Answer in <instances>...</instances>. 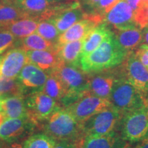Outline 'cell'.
Instances as JSON below:
<instances>
[{
  "mask_svg": "<svg viewBox=\"0 0 148 148\" xmlns=\"http://www.w3.org/2000/svg\"><path fill=\"white\" fill-rule=\"evenodd\" d=\"M47 1H51V2L53 3H60L62 2V1H63L64 0H47Z\"/></svg>",
  "mask_w": 148,
  "mask_h": 148,
  "instance_id": "ab89813d",
  "label": "cell"
},
{
  "mask_svg": "<svg viewBox=\"0 0 148 148\" xmlns=\"http://www.w3.org/2000/svg\"><path fill=\"white\" fill-rule=\"evenodd\" d=\"M142 2H143V5H145V6H147L148 5V0H142Z\"/></svg>",
  "mask_w": 148,
  "mask_h": 148,
  "instance_id": "b9f144b4",
  "label": "cell"
},
{
  "mask_svg": "<svg viewBox=\"0 0 148 148\" xmlns=\"http://www.w3.org/2000/svg\"><path fill=\"white\" fill-rule=\"evenodd\" d=\"M15 1L29 16L37 17L40 21L52 18L60 3L47 0H15Z\"/></svg>",
  "mask_w": 148,
  "mask_h": 148,
  "instance_id": "2e32d148",
  "label": "cell"
},
{
  "mask_svg": "<svg viewBox=\"0 0 148 148\" xmlns=\"http://www.w3.org/2000/svg\"><path fill=\"white\" fill-rule=\"evenodd\" d=\"M113 33L105 22L99 23L89 33L84 39L81 52V57L92 52L104 40ZM80 57V58H81Z\"/></svg>",
  "mask_w": 148,
  "mask_h": 148,
  "instance_id": "7402d4cb",
  "label": "cell"
},
{
  "mask_svg": "<svg viewBox=\"0 0 148 148\" xmlns=\"http://www.w3.org/2000/svg\"><path fill=\"white\" fill-rule=\"evenodd\" d=\"M45 121V133L56 141L77 142L84 136L82 124L65 108L56 110Z\"/></svg>",
  "mask_w": 148,
  "mask_h": 148,
  "instance_id": "7a4b0ae2",
  "label": "cell"
},
{
  "mask_svg": "<svg viewBox=\"0 0 148 148\" xmlns=\"http://www.w3.org/2000/svg\"><path fill=\"white\" fill-rule=\"evenodd\" d=\"M56 140L44 134L31 135L23 143V148H53Z\"/></svg>",
  "mask_w": 148,
  "mask_h": 148,
  "instance_id": "f1b7e54d",
  "label": "cell"
},
{
  "mask_svg": "<svg viewBox=\"0 0 148 148\" xmlns=\"http://www.w3.org/2000/svg\"><path fill=\"white\" fill-rule=\"evenodd\" d=\"M99 1V0H85V3H86V5H87L88 8L91 10Z\"/></svg>",
  "mask_w": 148,
  "mask_h": 148,
  "instance_id": "74e56055",
  "label": "cell"
},
{
  "mask_svg": "<svg viewBox=\"0 0 148 148\" xmlns=\"http://www.w3.org/2000/svg\"><path fill=\"white\" fill-rule=\"evenodd\" d=\"M125 148H131V147H130V146H127H127H126V147H125Z\"/></svg>",
  "mask_w": 148,
  "mask_h": 148,
  "instance_id": "f6af8a7d",
  "label": "cell"
},
{
  "mask_svg": "<svg viewBox=\"0 0 148 148\" xmlns=\"http://www.w3.org/2000/svg\"><path fill=\"white\" fill-rule=\"evenodd\" d=\"M0 148H23V143H20L18 141L11 142V143L3 142Z\"/></svg>",
  "mask_w": 148,
  "mask_h": 148,
  "instance_id": "e575fe53",
  "label": "cell"
},
{
  "mask_svg": "<svg viewBox=\"0 0 148 148\" xmlns=\"http://www.w3.org/2000/svg\"><path fill=\"white\" fill-rule=\"evenodd\" d=\"M145 18H146V20H147V25H148V5H147V7H146L145 8Z\"/></svg>",
  "mask_w": 148,
  "mask_h": 148,
  "instance_id": "f35d334b",
  "label": "cell"
},
{
  "mask_svg": "<svg viewBox=\"0 0 148 148\" xmlns=\"http://www.w3.org/2000/svg\"><path fill=\"white\" fill-rule=\"evenodd\" d=\"M114 81L113 73L88 74L87 92L97 97L109 99Z\"/></svg>",
  "mask_w": 148,
  "mask_h": 148,
  "instance_id": "ac0fdd59",
  "label": "cell"
},
{
  "mask_svg": "<svg viewBox=\"0 0 148 148\" xmlns=\"http://www.w3.org/2000/svg\"><path fill=\"white\" fill-rule=\"evenodd\" d=\"M145 102H146V103H147V106H148V95L147 96V97H146Z\"/></svg>",
  "mask_w": 148,
  "mask_h": 148,
  "instance_id": "ee69618b",
  "label": "cell"
},
{
  "mask_svg": "<svg viewBox=\"0 0 148 148\" xmlns=\"http://www.w3.org/2000/svg\"><path fill=\"white\" fill-rule=\"evenodd\" d=\"M134 52L141 63L148 69V46L141 44Z\"/></svg>",
  "mask_w": 148,
  "mask_h": 148,
  "instance_id": "d6a6232c",
  "label": "cell"
},
{
  "mask_svg": "<svg viewBox=\"0 0 148 148\" xmlns=\"http://www.w3.org/2000/svg\"><path fill=\"white\" fill-rule=\"evenodd\" d=\"M134 148H148V136L138 142Z\"/></svg>",
  "mask_w": 148,
  "mask_h": 148,
  "instance_id": "8d00e7d4",
  "label": "cell"
},
{
  "mask_svg": "<svg viewBox=\"0 0 148 148\" xmlns=\"http://www.w3.org/2000/svg\"><path fill=\"white\" fill-rule=\"evenodd\" d=\"M48 74L35 64L28 62L23 66L18 76L17 81L21 86L23 95L42 91Z\"/></svg>",
  "mask_w": 148,
  "mask_h": 148,
  "instance_id": "30bf717a",
  "label": "cell"
},
{
  "mask_svg": "<svg viewBox=\"0 0 148 148\" xmlns=\"http://www.w3.org/2000/svg\"><path fill=\"white\" fill-rule=\"evenodd\" d=\"M36 32L45 39L56 44L60 32L50 20H42L38 23Z\"/></svg>",
  "mask_w": 148,
  "mask_h": 148,
  "instance_id": "f546056e",
  "label": "cell"
},
{
  "mask_svg": "<svg viewBox=\"0 0 148 148\" xmlns=\"http://www.w3.org/2000/svg\"><path fill=\"white\" fill-rule=\"evenodd\" d=\"M103 22L112 25L116 30L139 27L132 8L125 0H120L104 16Z\"/></svg>",
  "mask_w": 148,
  "mask_h": 148,
  "instance_id": "7c38bea8",
  "label": "cell"
},
{
  "mask_svg": "<svg viewBox=\"0 0 148 148\" xmlns=\"http://www.w3.org/2000/svg\"><path fill=\"white\" fill-rule=\"evenodd\" d=\"M84 39L71 41L58 46V55L64 64L79 66V60Z\"/></svg>",
  "mask_w": 148,
  "mask_h": 148,
  "instance_id": "603a6c76",
  "label": "cell"
},
{
  "mask_svg": "<svg viewBox=\"0 0 148 148\" xmlns=\"http://www.w3.org/2000/svg\"><path fill=\"white\" fill-rule=\"evenodd\" d=\"M42 91L56 101L62 100L64 95V90L60 79L54 72L48 74L45 86Z\"/></svg>",
  "mask_w": 148,
  "mask_h": 148,
  "instance_id": "4316f807",
  "label": "cell"
},
{
  "mask_svg": "<svg viewBox=\"0 0 148 148\" xmlns=\"http://www.w3.org/2000/svg\"><path fill=\"white\" fill-rule=\"evenodd\" d=\"M27 16L15 0H0V27Z\"/></svg>",
  "mask_w": 148,
  "mask_h": 148,
  "instance_id": "d4e9b609",
  "label": "cell"
},
{
  "mask_svg": "<svg viewBox=\"0 0 148 148\" xmlns=\"http://www.w3.org/2000/svg\"><path fill=\"white\" fill-rule=\"evenodd\" d=\"M29 62L27 51L21 47L8 49L0 62V76L16 78L23 66Z\"/></svg>",
  "mask_w": 148,
  "mask_h": 148,
  "instance_id": "4fadbf2b",
  "label": "cell"
},
{
  "mask_svg": "<svg viewBox=\"0 0 148 148\" xmlns=\"http://www.w3.org/2000/svg\"><path fill=\"white\" fill-rule=\"evenodd\" d=\"M111 92V105L122 115L130 111L141 107L145 102L146 97L131 84L125 77L116 72Z\"/></svg>",
  "mask_w": 148,
  "mask_h": 148,
  "instance_id": "277c9868",
  "label": "cell"
},
{
  "mask_svg": "<svg viewBox=\"0 0 148 148\" xmlns=\"http://www.w3.org/2000/svg\"><path fill=\"white\" fill-rule=\"evenodd\" d=\"M142 29H143L142 30V32H143V40H142L141 44L148 46V25Z\"/></svg>",
  "mask_w": 148,
  "mask_h": 148,
  "instance_id": "d590c367",
  "label": "cell"
},
{
  "mask_svg": "<svg viewBox=\"0 0 148 148\" xmlns=\"http://www.w3.org/2000/svg\"><path fill=\"white\" fill-rule=\"evenodd\" d=\"M87 14V12H85L82 9L80 3L77 1H71L69 6L60 13L49 20L54 24L60 34H62L77 22L86 17Z\"/></svg>",
  "mask_w": 148,
  "mask_h": 148,
  "instance_id": "e0dca14e",
  "label": "cell"
},
{
  "mask_svg": "<svg viewBox=\"0 0 148 148\" xmlns=\"http://www.w3.org/2000/svg\"><path fill=\"white\" fill-rule=\"evenodd\" d=\"M18 38L8 30L0 29V55L4 51L14 47Z\"/></svg>",
  "mask_w": 148,
  "mask_h": 148,
  "instance_id": "1f68e13d",
  "label": "cell"
},
{
  "mask_svg": "<svg viewBox=\"0 0 148 148\" xmlns=\"http://www.w3.org/2000/svg\"><path fill=\"white\" fill-rule=\"evenodd\" d=\"M27 55L29 62L35 64L47 74L62 62L56 50L27 51Z\"/></svg>",
  "mask_w": 148,
  "mask_h": 148,
  "instance_id": "d6986e66",
  "label": "cell"
},
{
  "mask_svg": "<svg viewBox=\"0 0 148 148\" xmlns=\"http://www.w3.org/2000/svg\"><path fill=\"white\" fill-rule=\"evenodd\" d=\"M53 148H76V142L69 140L57 141Z\"/></svg>",
  "mask_w": 148,
  "mask_h": 148,
  "instance_id": "836d02e7",
  "label": "cell"
},
{
  "mask_svg": "<svg viewBox=\"0 0 148 148\" xmlns=\"http://www.w3.org/2000/svg\"><path fill=\"white\" fill-rule=\"evenodd\" d=\"M122 114L112 106L103 109L82 123L84 135H103L115 130Z\"/></svg>",
  "mask_w": 148,
  "mask_h": 148,
  "instance_id": "8992f818",
  "label": "cell"
},
{
  "mask_svg": "<svg viewBox=\"0 0 148 148\" xmlns=\"http://www.w3.org/2000/svg\"><path fill=\"white\" fill-rule=\"evenodd\" d=\"M110 106L112 105L109 99L86 92L65 108L82 124L91 116Z\"/></svg>",
  "mask_w": 148,
  "mask_h": 148,
  "instance_id": "ba28073f",
  "label": "cell"
},
{
  "mask_svg": "<svg viewBox=\"0 0 148 148\" xmlns=\"http://www.w3.org/2000/svg\"><path fill=\"white\" fill-rule=\"evenodd\" d=\"M120 0H99L97 4L90 10L88 14L97 16L103 22L104 16Z\"/></svg>",
  "mask_w": 148,
  "mask_h": 148,
  "instance_id": "4dcf8cb0",
  "label": "cell"
},
{
  "mask_svg": "<svg viewBox=\"0 0 148 148\" xmlns=\"http://www.w3.org/2000/svg\"><path fill=\"white\" fill-rule=\"evenodd\" d=\"M126 146L127 141L115 130L99 136L84 135L76 142V148H125Z\"/></svg>",
  "mask_w": 148,
  "mask_h": 148,
  "instance_id": "9a60e30c",
  "label": "cell"
},
{
  "mask_svg": "<svg viewBox=\"0 0 148 148\" xmlns=\"http://www.w3.org/2000/svg\"><path fill=\"white\" fill-rule=\"evenodd\" d=\"M102 21L97 16L88 14L83 19L80 20L65 32L60 34L58 37L57 45H63L66 42L85 39L89 33Z\"/></svg>",
  "mask_w": 148,
  "mask_h": 148,
  "instance_id": "5bb4252c",
  "label": "cell"
},
{
  "mask_svg": "<svg viewBox=\"0 0 148 148\" xmlns=\"http://www.w3.org/2000/svg\"><path fill=\"white\" fill-rule=\"evenodd\" d=\"M128 53L119 45L113 32L95 50L81 57L79 67L88 74L102 72L120 65Z\"/></svg>",
  "mask_w": 148,
  "mask_h": 148,
  "instance_id": "6da1fadb",
  "label": "cell"
},
{
  "mask_svg": "<svg viewBox=\"0 0 148 148\" xmlns=\"http://www.w3.org/2000/svg\"><path fill=\"white\" fill-rule=\"evenodd\" d=\"M119 44L127 52H132L142 43L143 32L140 27H134L114 32Z\"/></svg>",
  "mask_w": 148,
  "mask_h": 148,
  "instance_id": "cb8c5ba5",
  "label": "cell"
},
{
  "mask_svg": "<svg viewBox=\"0 0 148 148\" xmlns=\"http://www.w3.org/2000/svg\"><path fill=\"white\" fill-rule=\"evenodd\" d=\"M24 96L17 79L0 76V99L12 96Z\"/></svg>",
  "mask_w": 148,
  "mask_h": 148,
  "instance_id": "83f0119b",
  "label": "cell"
},
{
  "mask_svg": "<svg viewBox=\"0 0 148 148\" xmlns=\"http://www.w3.org/2000/svg\"><path fill=\"white\" fill-rule=\"evenodd\" d=\"M5 119H4V117H3V114L1 113V112H0V125H1V123H2L3 122V120H4Z\"/></svg>",
  "mask_w": 148,
  "mask_h": 148,
  "instance_id": "60d3db41",
  "label": "cell"
},
{
  "mask_svg": "<svg viewBox=\"0 0 148 148\" xmlns=\"http://www.w3.org/2000/svg\"><path fill=\"white\" fill-rule=\"evenodd\" d=\"M117 72L144 95H148V69L141 63L134 51L130 52L120 64Z\"/></svg>",
  "mask_w": 148,
  "mask_h": 148,
  "instance_id": "52a82bcc",
  "label": "cell"
},
{
  "mask_svg": "<svg viewBox=\"0 0 148 148\" xmlns=\"http://www.w3.org/2000/svg\"><path fill=\"white\" fill-rule=\"evenodd\" d=\"M119 134L125 141L136 143L148 136V106L146 102L140 108L121 116Z\"/></svg>",
  "mask_w": 148,
  "mask_h": 148,
  "instance_id": "5b68a950",
  "label": "cell"
},
{
  "mask_svg": "<svg viewBox=\"0 0 148 148\" xmlns=\"http://www.w3.org/2000/svg\"><path fill=\"white\" fill-rule=\"evenodd\" d=\"M34 125L28 116L5 119L0 125V138L7 143L18 141L32 132Z\"/></svg>",
  "mask_w": 148,
  "mask_h": 148,
  "instance_id": "8fae6325",
  "label": "cell"
},
{
  "mask_svg": "<svg viewBox=\"0 0 148 148\" xmlns=\"http://www.w3.org/2000/svg\"><path fill=\"white\" fill-rule=\"evenodd\" d=\"M40 21L37 17L27 16L1 26L0 29L8 30L18 39H21L36 32Z\"/></svg>",
  "mask_w": 148,
  "mask_h": 148,
  "instance_id": "44dd1931",
  "label": "cell"
},
{
  "mask_svg": "<svg viewBox=\"0 0 148 148\" xmlns=\"http://www.w3.org/2000/svg\"><path fill=\"white\" fill-rule=\"evenodd\" d=\"M1 57H0V62H1Z\"/></svg>",
  "mask_w": 148,
  "mask_h": 148,
  "instance_id": "bcb514c9",
  "label": "cell"
},
{
  "mask_svg": "<svg viewBox=\"0 0 148 148\" xmlns=\"http://www.w3.org/2000/svg\"><path fill=\"white\" fill-rule=\"evenodd\" d=\"M0 112H1V106H0Z\"/></svg>",
  "mask_w": 148,
  "mask_h": 148,
  "instance_id": "7dc6e473",
  "label": "cell"
},
{
  "mask_svg": "<svg viewBox=\"0 0 148 148\" xmlns=\"http://www.w3.org/2000/svg\"><path fill=\"white\" fill-rule=\"evenodd\" d=\"M0 106L4 119L28 116L25 96H12L0 99Z\"/></svg>",
  "mask_w": 148,
  "mask_h": 148,
  "instance_id": "ffe728a7",
  "label": "cell"
},
{
  "mask_svg": "<svg viewBox=\"0 0 148 148\" xmlns=\"http://www.w3.org/2000/svg\"><path fill=\"white\" fill-rule=\"evenodd\" d=\"M25 101L28 110V117L35 124L38 121H45L53 112L61 108L58 101L43 91L26 96Z\"/></svg>",
  "mask_w": 148,
  "mask_h": 148,
  "instance_id": "9c48e42d",
  "label": "cell"
},
{
  "mask_svg": "<svg viewBox=\"0 0 148 148\" xmlns=\"http://www.w3.org/2000/svg\"><path fill=\"white\" fill-rule=\"evenodd\" d=\"M52 71L58 75L63 86L64 95L60 101L63 106H68L87 92L88 74L79 66L62 62Z\"/></svg>",
  "mask_w": 148,
  "mask_h": 148,
  "instance_id": "3957f363",
  "label": "cell"
},
{
  "mask_svg": "<svg viewBox=\"0 0 148 148\" xmlns=\"http://www.w3.org/2000/svg\"><path fill=\"white\" fill-rule=\"evenodd\" d=\"M15 47H21L26 51L34 50H58L57 44L49 41L36 33L18 39Z\"/></svg>",
  "mask_w": 148,
  "mask_h": 148,
  "instance_id": "484cf974",
  "label": "cell"
},
{
  "mask_svg": "<svg viewBox=\"0 0 148 148\" xmlns=\"http://www.w3.org/2000/svg\"><path fill=\"white\" fill-rule=\"evenodd\" d=\"M3 142H4V141H3V140H1V138H0V147H1V146L2 145V144L3 143Z\"/></svg>",
  "mask_w": 148,
  "mask_h": 148,
  "instance_id": "7bdbcfd3",
  "label": "cell"
}]
</instances>
